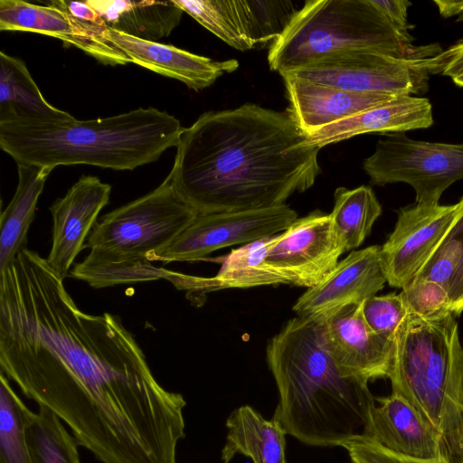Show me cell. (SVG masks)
Returning a JSON list of instances; mask_svg holds the SVG:
<instances>
[{
	"mask_svg": "<svg viewBox=\"0 0 463 463\" xmlns=\"http://www.w3.org/2000/svg\"><path fill=\"white\" fill-rule=\"evenodd\" d=\"M0 368L101 463H177L178 392L155 378L120 318L81 311L27 248L0 270Z\"/></svg>",
	"mask_w": 463,
	"mask_h": 463,
	"instance_id": "obj_1",
	"label": "cell"
},
{
	"mask_svg": "<svg viewBox=\"0 0 463 463\" xmlns=\"http://www.w3.org/2000/svg\"><path fill=\"white\" fill-rule=\"evenodd\" d=\"M320 149L287 112L246 103L184 128L167 177L198 213L273 207L313 186Z\"/></svg>",
	"mask_w": 463,
	"mask_h": 463,
	"instance_id": "obj_2",
	"label": "cell"
},
{
	"mask_svg": "<svg viewBox=\"0 0 463 463\" xmlns=\"http://www.w3.org/2000/svg\"><path fill=\"white\" fill-rule=\"evenodd\" d=\"M279 402L273 419L287 434L319 447L364 435L375 398L368 383L343 374L323 345L322 317L297 315L268 343Z\"/></svg>",
	"mask_w": 463,
	"mask_h": 463,
	"instance_id": "obj_3",
	"label": "cell"
},
{
	"mask_svg": "<svg viewBox=\"0 0 463 463\" xmlns=\"http://www.w3.org/2000/svg\"><path fill=\"white\" fill-rule=\"evenodd\" d=\"M183 129L167 112L139 108L90 120L0 123V146L17 165L132 170L176 147Z\"/></svg>",
	"mask_w": 463,
	"mask_h": 463,
	"instance_id": "obj_4",
	"label": "cell"
},
{
	"mask_svg": "<svg viewBox=\"0 0 463 463\" xmlns=\"http://www.w3.org/2000/svg\"><path fill=\"white\" fill-rule=\"evenodd\" d=\"M388 379L441 437L449 463L463 462V345L453 314H408L393 338Z\"/></svg>",
	"mask_w": 463,
	"mask_h": 463,
	"instance_id": "obj_5",
	"label": "cell"
},
{
	"mask_svg": "<svg viewBox=\"0 0 463 463\" xmlns=\"http://www.w3.org/2000/svg\"><path fill=\"white\" fill-rule=\"evenodd\" d=\"M410 33L393 26L370 0H308L272 42L268 61L280 75L331 55L370 51L404 59H425L442 49L417 46Z\"/></svg>",
	"mask_w": 463,
	"mask_h": 463,
	"instance_id": "obj_6",
	"label": "cell"
},
{
	"mask_svg": "<svg viewBox=\"0 0 463 463\" xmlns=\"http://www.w3.org/2000/svg\"><path fill=\"white\" fill-rule=\"evenodd\" d=\"M198 213L166 178L156 189L105 214L90 233V261L153 262Z\"/></svg>",
	"mask_w": 463,
	"mask_h": 463,
	"instance_id": "obj_7",
	"label": "cell"
},
{
	"mask_svg": "<svg viewBox=\"0 0 463 463\" xmlns=\"http://www.w3.org/2000/svg\"><path fill=\"white\" fill-rule=\"evenodd\" d=\"M363 167L373 184L405 183L413 188L415 203L437 204L452 184L463 179V142H427L405 133L385 134Z\"/></svg>",
	"mask_w": 463,
	"mask_h": 463,
	"instance_id": "obj_8",
	"label": "cell"
},
{
	"mask_svg": "<svg viewBox=\"0 0 463 463\" xmlns=\"http://www.w3.org/2000/svg\"><path fill=\"white\" fill-rule=\"evenodd\" d=\"M344 90L392 96L419 94L428 89L424 59H404L370 51L328 56L284 73Z\"/></svg>",
	"mask_w": 463,
	"mask_h": 463,
	"instance_id": "obj_9",
	"label": "cell"
},
{
	"mask_svg": "<svg viewBox=\"0 0 463 463\" xmlns=\"http://www.w3.org/2000/svg\"><path fill=\"white\" fill-rule=\"evenodd\" d=\"M297 219V212L286 203L261 209L198 213L154 261L197 260L225 247L274 236L287 230Z\"/></svg>",
	"mask_w": 463,
	"mask_h": 463,
	"instance_id": "obj_10",
	"label": "cell"
},
{
	"mask_svg": "<svg viewBox=\"0 0 463 463\" xmlns=\"http://www.w3.org/2000/svg\"><path fill=\"white\" fill-rule=\"evenodd\" d=\"M462 213L463 197L450 205L415 203L401 208L394 228L380 250L389 286L402 289L414 279Z\"/></svg>",
	"mask_w": 463,
	"mask_h": 463,
	"instance_id": "obj_11",
	"label": "cell"
},
{
	"mask_svg": "<svg viewBox=\"0 0 463 463\" xmlns=\"http://www.w3.org/2000/svg\"><path fill=\"white\" fill-rule=\"evenodd\" d=\"M343 253L330 214L316 210L298 218L279 234L266 254L264 265L286 284L309 288L333 270Z\"/></svg>",
	"mask_w": 463,
	"mask_h": 463,
	"instance_id": "obj_12",
	"label": "cell"
},
{
	"mask_svg": "<svg viewBox=\"0 0 463 463\" xmlns=\"http://www.w3.org/2000/svg\"><path fill=\"white\" fill-rule=\"evenodd\" d=\"M321 317L323 345L343 374L367 383L388 378L394 337L377 334L369 327L362 303L343 307Z\"/></svg>",
	"mask_w": 463,
	"mask_h": 463,
	"instance_id": "obj_13",
	"label": "cell"
},
{
	"mask_svg": "<svg viewBox=\"0 0 463 463\" xmlns=\"http://www.w3.org/2000/svg\"><path fill=\"white\" fill-rule=\"evenodd\" d=\"M0 0V30L33 32L75 46L104 65H126V55L107 40L109 26L101 17L89 21L44 3Z\"/></svg>",
	"mask_w": 463,
	"mask_h": 463,
	"instance_id": "obj_14",
	"label": "cell"
},
{
	"mask_svg": "<svg viewBox=\"0 0 463 463\" xmlns=\"http://www.w3.org/2000/svg\"><path fill=\"white\" fill-rule=\"evenodd\" d=\"M111 186L93 175H82L50 207L52 243L46 261L63 280L75 258L86 247L100 211L108 204Z\"/></svg>",
	"mask_w": 463,
	"mask_h": 463,
	"instance_id": "obj_15",
	"label": "cell"
},
{
	"mask_svg": "<svg viewBox=\"0 0 463 463\" xmlns=\"http://www.w3.org/2000/svg\"><path fill=\"white\" fill-rule=\"evenodd\" d=\"M380 250L381 246L371 245L352 250L317 285L298 298L293 311L298 315L324 317L376 295L387 283Z\"/></svg>",
	"mask_w": 463,
	"mask_h": 463,
	"instance_id": "obj_16",
	"label": "cell"
},
{
	"mask_svg": "<svg viewBox=\"0 0 463 463\" xmlns=\"http://www.w3.org/2000/svg\"><path fill=\"white\" fill-rule=\"evenodd\" d=\"M375 400L378 405L370 408L364 435L403 456L448 460L439 432L405 398L392 392Z\"/></svg>",
	"mask_w": 463,
	"mask_h": 463,
	"instance_id": "obj_17",
	"label": "cell"
},
{
	"mask_svg": "<svg viewBox=\"0 0 463 463\" xmlns=\"http://www.w3.org/2000/svg\"><path fill=\"white\" fill-rule=\"evenodd\" d=\"M107 40L121 51L129 62L200 90L211 86L224 73L239 67L236 60L213 61L175 46L143 40L109 28Z\"/></svg>",
	"mask_w": 463,
	"mask_h": 463,
	"instance_id": "obj_18",
	"label": "cell"
},
{
	"mask_svg": "<svg viewBox=\"0 0 463 463\" xmlns=\"http://www.w3.org/2000/svg\"><path fill=\"white\" fill-rule=\"evenodd\" d=\"M288 115L307 136L399 96L344 90L283 75Z\"/></svg>",
	"mask_w": 463,
	"mask_h": 463,
	"instance_id": "obj_19",
	"label": "cell"
},
{
	"mask_svg": "<svg viewBox=\"0 0 463 463\" xmlns=\"http://www.w3.org/2000/svg\"><path fill=\"white\" fill-rule=\"evenodd\" d=\"M429 99L413 95L399 96L350 118L322 128L307 136L311 145L325 146L366 133H405L430 128L433 124Z\"/></svg>",
	"mask_w": 463,
	"mask_h": 463,
	"instance_id": "obj_20",
	"label": "cell"
},
{
	"mask_svg": "<svg viewBox=\"0 0 463 463\" xmlns=\"http://www.w3.org/2000/svg\"><path fill=\"white\" fill-rule=\"evenodd\" d=\"M226 428L222 463H230L237 454L250 458L253 463H287V433L274 419L266 420L252 407L243 405L229 415Z\"/></svg>",
	"mask_w": 463,
	"mask_h": 463,
	"instance_id": "obj_21",
	"label": "cell"
},
{
	"mask_svg": "<svg viewBox=\"0 0 463 463\" xmlns=\"http://www.w3.org/2000/svg\"><path fill=\"white\" fill-rule=\"evenodd\" d=\"M73 119L44 99L24 61L0 52V123Z\"/></svg>",
	"mask_w": 463,
	"mask_h": 463,
	"instance_id": "obj_22",
	"label": "cell"
},
{
	"mask_svg": "<svg viewBox=\"0 0 463 463\" xmlns=\"http://www.w3.org/2000/svg\"><path fill=\"white\" fill-rule=\"evenodd\" d=\"M15 193L0 217V270L26 248L27 233L35 216L38 199L51 168L17 165Z\"/></svg>",
	"mask_w": 463,
	"mask_h": 463,
	"instance_id": "obj_23",
	"label": "cell"
},
{
	"mask_svg": "<svg viewBox=\"0 0 463 463\" xmlns=\"http://www.w3.org/2000/svg\"><path fill=\"white\" fill-rule=\"evenodd\" d=\"M108 26L136 38L156 42L167 37L183 10L172 1L87 0Z\"/></svg>",
	"mask_w": 463,
	"mask_h": 463,
	"instance_id": "obj_24",
	"label": "cell"
},
{
	"mask_svg": "<svg viewBox=\"0 0 463 463\" xmlns=\"http://www.w3.org/2000/svg\"><path fill=\"white\" fill-rule=\"evenodd\" d=\"M201 25L232 48H260L250 0H173Z\"/></svg>",
	"mask_w": 463,
	"mask_h": 463,
	"instance_id": "obj_25",
	"label": "cell"
},
{
	"mask_svg": "<svg viewBox=\"0 0 463 463\" xmlns=\"http://www.w3.org/2000/svg\"><path fill=\"white\" fill-rule=\"evenodd\" d=\"M279 234L245 244L224 258L220 270L211 278L188 275L186 290L193 293L225 288H248L286 284L284 279L267 269L264 259Z\"/></svg>",
	"mask_w": 463,
	"mask_h": 463,
	"instance_id": "obj_26",
	"label": "cell"
},
{
	"mask_svg": "<svg viewBox=\"0 0 463 463\" xmlns=\"http://www.w3.org/2000/svg\"><path fill=\"white\" fill-rule=\"evenodd\" d=\"M329 214L337 241L345 252L352 251L370 235L382 214V205L369 186L338 187L334 193V206Z\"/></svg>",
	"mask_w": 463,
	"mask_h": 463,
	"instance_id": "obj_27",
	"label": "cell"
},
{
	"mask_svg": "<svg viewBox=\"0 0 463 463\" xmlns=\"http://www.w3.org/2000/svg\"><path fill=\"white\" fill-rule=\"evenodd\" d=\"M35 412L12 388L0 373V463H33L27 430Z\"/></svg>",
	"mask_w": 463,
	"mask_h": 463,
	"instance_id": "obj_28",
	"label": "cell"
},
{
	"mask_svg": "<svg viewBox=\"0 0 463 463\" xmlns=\"http://www.w3.org/2000/svg\"><path fill=\"white\" fill-rule=\"evenodd\" d=\"M27 439L33 463H80L76 439L45 407L35 412Z\"/></svg>",
	"mask_w": 463,
	"mask_h": 463,
	"instance_id": "obj_29",
	"label": "cell"
},
{
	"mask_svg": "<svg viewBox=\"0 0 463 463\" xmlns=\"http://www.w3.org/2000/svg\"><path fill=\"white\" fill-rule=\"evenodd\" d=\"M95 288L165 279L179 288L184 274L173 272L152 264L128 262H97L84 259L74 265L69 274Z\"/></svg>",
	"mask_w": 463,
	"mask_h": 463,
	"instance_id": "obj_30",
	"label": "cell"
},
{
	"mask_svg": "<svg viewBox=\"0 0 463 463\" xmlns=\"http://www.w3.org/2000/svg\"><path fill=\"white\" fill-rule=\"evenodd\" d=\"M408 314L424 319H437L452 314L447 288L420 278H415L399 293Z\"/></svg>",
	"mask_w": 463,
	"mask_h": 463,
	"instance_id": "obj_31",
	"label": "cell"
},
{
	"mask_svg": "<svg viewBox=\"0 0 463 463\" xmlns=\"http://www.w3.org/2000/svg\"><path fill=\"white\" fill-rule=\"evenodd\" d=\"M364 318L375 333L394 337V335L408 315L400 296L394 292L373 296L362 302Z\"/></svg>",
	"mask_w": 463,
	"mask_h": 463,
	"instance_id": "obj_32",
	"label": "cell"
},
{
	"mask_svg": "<svg viewBox=\"0 0 463 463\" xmlns=\"http://www.w3.org/2000/svg\"><path fill=\"white\" fill-rule=\"evenodd\" d=\"M462 255V239L449 234L416 278L434 281L448 289L459 265Z\"/></svg>",
	"mask_w": 463,
	"mask_h": 463,
	"instance_id": "obj_33",
	"label": "cell"
},
{
	"mask_svg": "<svg viewBox=\"0 0 463 463\" xmlns=\"http://www.w3.org/2000/svg\"><path fill=\"white\" fill-rule=\"evenodd\" d=\"M345 449L353 463H449L446 459H421L392 452L366 435L345 441Z\"/></svg>",
	"mask_w": 463,
	"mask_h": 463,
	"instance_id": "obj_34",
	"label": "cell"
},
{
	"mask_svg": "<svg viewBox=\"0 0 463 463\" xmlns=\"http://www.w3.org/2000/svg\"><path fill=\"white\" fill-rule=\"evenodd\" d=\"M429 74H440L451 79L463 74V39L430 58L424 59Z\"/></svg>",
	"mask_w": 463,
	"mask_h": 463,
	"instance_id": "obj_35",
	"label": "cell"
},
{
	"mask_svg": "<svg viewBox=\"0 0 463 463\" xmlns=\"http://www.w3.org/2000/svg\"><path fill=\"white\" fill-rule=\"evenodd\" d=\"M373 5L397 29L409 33L408 9L412 5L407 0H370Z\"/></svg>",
	"mask_w": 463,
	"mask_h": 463,
	"instance_id": "obj_36",
	"label": "cell"
},
{
	"mask_svg": "<svg viewBox=\"0 0 463 463\" xmlns=\"http://www.w3.org/2000/svg\"><path fill=\"white\" fill-rule=\"evenodd\" d=\"M449 234L459 235L462 239L461 260L449 288L451 312L458 317L463 312V213Z\"/></svg>",
	"mask_w": 463,
	"mask_h": 463,
	"instance_id": "obj_37",
	"label": "cell"
},
{
	"mask_svg": "<svg viewBox=\"0 0 463 463\" xmlns=\"http://www.w3.org/2000/svg\"><path fill=\"white\" fill-rule=\"evenodd\" d=\"M440 15L444 18L457 17V22H463V0H435Z\"/></svg>",
	"mask_w": 463,
	"mask_h": 463,
	"instance_id": "obj_38",
	"label": "cell"
},
{
	"mask_svg": "<svg viewBox=\"0 0 463 463\" xmlns=\"http://www.w3.org/2000/svg\"><path fill=\"white\" fill-rule=\"evenodd\" d=\"M455 84L463 88V74L452 78Z\"/></svg>",
	"mask_w": 463,
	"mask_h": 463,
	"instance_id": "obj_39",
	"label": "cell"
},
{
	"mask_svg": "<svg viewBox=\"0 0 463 463\" xmlns=\"http://www.w3.org/2000/svg\"><path fill=\"white\" fill-rule=\"evenodd\" d=\"M463 463V462H462Z\"/></svg>",
	"mask_w": 463,
	"mask_h": 463,
	"instance_id": "obj_40",
	"label": "cell"
}]
</instances>
